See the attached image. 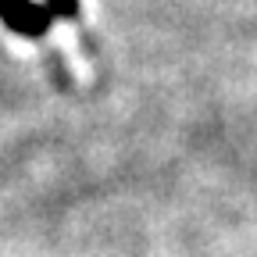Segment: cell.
Returning <instances> with one entry per match:
<instances>
[{
	"mask_svg": "<svg viewBox=\"0 0 257 257\" xmlns=\"http://www.w3.org/2000/svg\"><path fill=\"white\" fill-rule=\"evenodd\" d=\"M0 22L25 40H47L54 25L82 22L79 0H0Z\"/></svg>",
	"mask_w": 257,
	"mask_h": 257,
	"instance_id": "1",
	"label": "cell"
}]
</instances>
